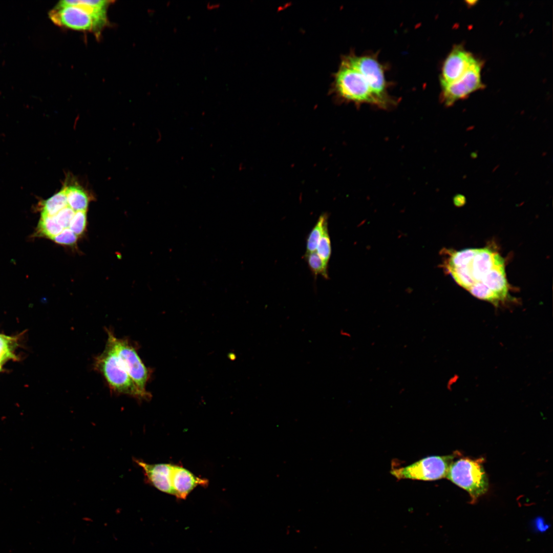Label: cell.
<instances>
[{"mask_svg": "<svg viewBox=\"0 0 553 553\" xmlns=\"http://www.w3.org/2000/svg\"><path fill=\"white\" fill-rule=\"evenodd\" d=\"M317 253L326 266L328 267V262L331 254V241L328 232V221L325 223L322 235L317 247Z\"/></svg>", "mask_w": 553, "mask_h": 553, "instance_id": "cell-17", "label": "cell"}, {"mask_svg": "<svg viewBox=\"0 0 553 553\" xmlns=\"http://www.w3.org/2000/svg\"><path fill=\"white\" fill-rule=\"evenodd\" d=\"M78 237L70 229L68 228L63 230L52 241L61 245L72 246L76 243Z\"/></svg>", "mask_w": 553, "mask_h": 553, "instance_id": "cell-21", "label": "cell"}, {"mask_svg": "<svg viewBox=\"0 0 553 553\" xmlns=\"http://www.w3.org/2000/svg\"><path fill=\"white\" fill-rule=\"evenodd\" d=\"M94 368L101 374L110 389L139 400H148L151 394L141 392L122 366L112 343L107 339L103 352L95 358Z\"/></svg>", "mask_w": 553, "mask_h": 553, "instance_id": "cell-3", "label": "cell"}, {"mask_svg": "<svg viewBox=\"0 0 553 553\" xmlns=\"http://www.w3.org/2000/svg\"><path fill=\"white\" fill-rule=\"evenodd\" d=\"M108 339L113 345L115 351L124 368L143 393L149 394L146 390V385L150 373L145 366L136 348L127 339L117 338L110 330H107Z\"/></svg>", "mask_w": 553, "mask_h": 553, "instance_id": "cell-7", "label": "cell"}, {"mask_svg": "<svg viewBox=\"0 0 553 553\" xmlns=\"http://www.w3.org/2000/svg\"><path fill=\"white\" fill-rule=\"evenodd\" d=\"M114 1L106 0H64L49 13L56 25L78 31L98 34L107 25V9Z\"/></svg>", "mask_w": 553, "mask_h": 553, "instance_id": "cell-2", "label": "cell"}, {"mask_svg": "<svg viewBox=\"0 0 553 553\" xmlns=\"http://www.w3.org/2000/svg\"><path fill=\"white\" fill-rule=\"evenodd\" d=\"M335 87L343 98L356 103H368L382 107L364 76L356 69L342 62L336 74Z\"/></svg>", "mask_w": 553, "mask_h": 553, "instance_id": "cell-5", "label": "cell"}, {"mask_svg": "<svg viewBox=\"0 0 553 553\" xmlns=\"http://www.w3.org/2000/svg\"><path fill=\"white\" fill-rule=\"evenodd\" d=\"M208 480L196 476L183 467L172 464L171 483L173 495L185 499L189 493L198 485L205 486Z\"/></svg>", "mask_w": 553, "mask_h": 553, "instance_id": "cell-11", "label": "cell"}, {"mask_svg": "<svg viewBox=\"0 0 553 553\" xmlns=\"http://www.w3.org/2000/svg\"><path fill=\"white\" fill-rule=\"evenodd\" d=\"M63 188L68 206L75 211H86L89 204V198L86 193L76 185L67 186Z\"/></svg>", "mask_w": 553, "mask_h": 553, "instance_id": "cell-13", "label": "cell"}, {"mask_svg": "<svg viewBox=\"0 0 553 553\" xmlns=\"http://www.w3.org/2000/svg\"><path fill=\"white\" fill-rule=\"evenodd\" d=\"M447 254L443 267L457 283L467 291L480 285L487 288L486 282L492 271L504 265L503 259L488 248L449 251Z\"/></svg>", "mask_w": 553, "mask_h": 553, "instance_id": "cell-1", "label": "cell"}, {"mask_svg": "<svg viewBox=\"0 0 553 553\" xmlns=\"http://www.w3.org/2000/svg\"><path fill=\"white\" fill-rule=\"evenodd\" d=\"M357 70L365 78L372 92L387 108L392 102L387 93V82L384 69L377 59L371 56H349L343 61Z\"/></svg>", "mask_w": 553, "mask_h": 553, "instance_id": "cell-8", "label": "cell"}, {"mask_svg": "<svg viewBox=\"0 0 553 553\" xmlns=\"http://www.w3.org/2000/svg\"><path fill=\"white\" fill-rule=\"evenodd\" d=\"M16 338L0 334V371L3 365L10 359H16L14 350Z\"/></svg>", "mask_w": 553, "mask_h": 553, "instance_id": "cell-15", "label": "cell"}, {"mask_svg": "<svg viewBox=\"0 0 553 553\" xmlns=\"http://www.w3.org/2000/svg\"><path fill=\"white\" fill-rule=\"evenodd\" d=\"M483 458H459L452 462L446 477L467 491L473 502L484 494L488 487V479L483 466Z\"/></svg>", "mask_w": 553, "mask_h": 553, "instance_id": "cell-4", "label": "cell"}, {"mask_svg": "<svg viewBox=\"0 0 553 553\" xmlns=\"http://www.w3.org/2000/svg\"><path fill=\"white\" fill-rule=\"evenodd\" d=\"M482 65L479 61L458 80L441 84V98L446 106H451L456 101L483 88L481 76Z\"/></svg>", "mask_w": 553, "mask_h": 553, "instance_id": "cell-9", "label": "cell"}, {"mask_svg": "<svg viewBox=\"0 0 553 553\" xmlns=\"http://www.w3.org/2000/svg\"><path fill=\"white\" fill-rule=\"evenodd\" d=\"M458 454L429 456L409 465L393 469L391 473L398 479L424 481L440 479L446 477L450 466Z\"/></svg>", "mask_w": 553, "mask_h": 553, "instance_id": "cell-6", "label": "cell"}, {"mask_svg": "<svg viewBox=\"0 0 553 553\" xmlns=\"http://www.w3.org/2000/svg\"><path fill=\"white\" fill-rule=\"evenodd\" d=\"M327 221L328 216L326 214H324L320 216L315 225L307 236L305 253L315 252L322 235L324 225Z\"/></svg>", "mask_w": 553, "mask_h": 553, "instance_id": "cell-16", "label": "cell"}, {"mask_svg": "<svg viewBox=\"0 0 553 553\" xmlns=\"http://www.w3.org/2000/svg\"><path fill=\"white\" fill-rule=\"evenodd\" d=\"M40 215L53 216L68 206L63 187L58 193L42 201L39 205Z\"/></svg>", "mask_w": 553, "mask_h": 553, "instance_id": "cell-14", "label": "cell"}, {"mask_svg": "<svg viewBox=\"0 0 553 553\" xmlns=\"http://www.w3.org/2000/svg\"><path fill=\"white\" fill-rule=\"evenodd\" d=\"M87 225V214L84 211H76L69 228L78 237L84 231Z\"/></svg>", "mask_w": 553, "mask_h": 553, "instance_id": "cell-19", "label": "cell"}, {"mask_svg": "<svg viewBox=\"0 0 553 553\" xmlns=\"http://www.w3.org/2000/svg\"><path fill=\"white\" fill-rule=\"evenodd\" d=\"M304 258L315 278L320 274L325 279L328 278V267L325 265L317 253L313 252L305 253Z\"/></svg>", "mask_w": 553, "mask_h": 553, "instance_id": "cell-18", "label": "cell"}, {"mask_svg": "<svg viewBox=\"0 0 553 553\" xmlns=\"http://www.w3.org/2000/svg\"><path fill=\"white\" fill-rule=\"evenodd\" d=\"M454 202L455 205L460 206L465 203V199L462 195H458L455 197Z\"/></svg>", "mask_w": 553, "mask_h": 553, "instance_id": "cell-22", "label": "cell"}, {"mask_svg": "<svg viewBox=\"0 0 553 553\" xmlns=\"http://www.w3.org/2000/svg\"><path fill=\"white\" fill-rule=\"evenodd\" d=\"M134 461L140 466L147 481L159 491L173 495L171 483L172 464H148L135 459Z\"/></svg>", "mask_w": 553, "mask_h": 553, "instance_id": "cell-12", "label": "cell"}, {"mask_svg": "<svg viewBox=\"0 0 553 553\" xmlns=\"http://www.w3.org/2000/svg\"><path fill=\"white\" fill-rule=\"evenodd\" d=\"M75 212L76 211L68 206L58 211L57 214L53 216H48L52 217L54 218L58 224L61 227L63 230H64L65 229L69 228L71 222Z\"/></svg>", "mask_w": 553, "mask_h": 553, "instance_id": "cell-20", "label": "cell"}, {"mask_svg": "<svg viewBox=\"0 0 553 553\" xmlns=\"http://www.w3.org/2000/svg\"><path fill=\"white\" fill-rule=\"evenodd\" d=\"M220 4L217 3H208L207 4V8L209 10L218 8Z\"/></svg>", "mask_w": 553, "mask_h": 553, "instance_id": "cell-23", "label": "cell"}, {"mask_svg": "<svg viewBox=\"0 0 553 553\" xmlns=\"http://www.w3.org/2000/svg\"><path fill=\"white\" fill-rule=\"evenodd\" d=\"M479 61L462 46H455L443 63L441 84L458 80Z\"/></svg>", "mask_w": 553, "mask_h": 553, "instance_id": "cell-10", "label": "cell"}]
</instances>
